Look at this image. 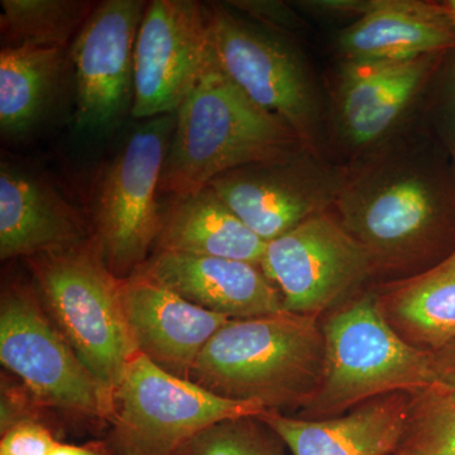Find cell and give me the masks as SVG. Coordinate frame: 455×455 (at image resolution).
Here are the masks:
<instances>
[{
	"instance_id": "obj_20",
	"label": "cell",
	"mask_w": 455,
	"mask_h": 455,
	"mask_svg": "<svg viewBox=\"0 0 455 455\" xmlns=\"http://www.w3.org/2000/svg\"><path fill=\"white\" fill-rule=\"evenodd\" d=\"M266 244L206 187L188 196L171 197L166 208L163 206L155 252L217 257L259 266Z\"/></svg>"
},
{
	"instance_id": "obj_19",
	"label": "cell",
	"mask_w": 455,
	"mask_h": 455,
	"mask_svg": "<svg viewBox=\"0 0 455 455\" xmlns=\"http://www.w3.org/2000/svg\"><path fill=\"white\" fill-rule=\"evenodd\" d=\"M338 47L346 61H407L455 49V31L443 3L373 0Z\"/></svg>"
},
{
	"instance_id": "obj_1",
	"label": "cell",
	"mask_w": 455,
	"mask_h": 455,
	"mask_svg": "<svg viewBox=\"0 0 455 455\" xmlns=\"http://www.w3.org/2000/svg\"><path fill=\"white\" fill-rule=\"evenodd\" d=\"M305 148L286 123L245 97L212 57L176 112L158 193L188 196L228 171L281 160Z\"/></svg>"
},
{
	"instance_id": "obj_26",
	"label": "cell",
	"mask_w": 455,
	"mask_h": 455,
	"mask_svg": "<svg viewBox=\"0 0 455 455\" xmlns=\"http://www.w3.org/2000/svg\"><path fill=\"white\" fill-rule=\"evenodd\" d=\"M57 439L40 421H26L2 433L0 455H50Z\"/></svg>"
},
{
	"instance_id": "obj_32",
	"label": "cell",
	"mask_w": 455,
	"mask_h": 455,
	"mask_svg": "<svg viewBox=\"0 0 455 455\" xmlns=\"http://www.w3.org/2000/svg\"><path fill=\"white\" fill-rule=\"evenodd\" d=\"M445 9H447L449 17H451V23H453L455 31V0H448V2L443 3Z\"/></svg>"
},
{
	"instance_id": "obj_30",
	"label": "cell",
	"mask_w": 455,
	"mask_h": 455,
	"mask_svg": "<svg viewBox=\"0 0 455 455\" xmlns=\"http://www.w3.org/2000/svg\"><path fill=\"white\" fill-rule=\"evenodd\" d=\"M50 455H116L109 444L92 443L86 445H71L57 442Z\"/></svg>"
},
{
	"instance_id": "obj_8",
	"label": "cell",
	"mask_w": 455,
	"mask_h": 455,
	"mask_svg": "<svg viewBox=\"0 0 455 455\" xmlns=\"http://www.w3.org/2000/svg\"><path fill=\"white\" fill-rule=\"evenodd\" d=\"M0 361L42 406L92 420L112 419L113 392L60 333L31 284L12 283L3 289Z\"/></svg>"
},
{
	"instance_id": "obj_25",
	"label": "cell",
	"mask_w": 455,
	"mask_h": 455,
	"mask_svg": "<svg viewBox=\"0 0 455 455\" xmlns=\"http://www.w3.org/2000/svg\"><path fill=\"white\" fill-rule=\"evenodd\" d=\"M283 445L259 416H244L206 427L176 455H286Z\"/></svg>"
},
{
	"instance_id": "obj_31",
	"label": "cell",
	"mask_w": 455,
	"mask_h": 455,
	"mask_svg": "<svg viewBox=\"0 0 455 455\" xmlns=\"http://www.w3.org/2000/svg\"><path fill=\"white\" fill-rule=\"evenodd\" d=\"M449 133H451V148L455 166V64L449 84Z\"/></svg>"
},
{
	"instance_id": "obj_11",
	"label": "cell",
	"mask_w": 455,
	"mask_h": 455,
	"mask_svg": "<svg viewBox=\"0 0 455 455\" xmlns=\"http://www.w3.org/2000/svg\"><path fill=\"white\" fill-rule=\"evenodd\" d=\"M212 59L208 7L196 0L147 5L134 46L131 116L152 119L178 112Z\"/></svg>"
},
{
	"instance_id": "obj_17",
	"label": "cell",
	"mask_w": 455,
	"mask_h": 455,
	"mask_svg": "<svg viewBox=\"0 0 455 455\" xmlns=\"http://www.w3.org/2000/svg\"><path fill=\"white\" fill-rule=\"evenodd\" d=\"M92 235L88 223L46 180L0 164V259L65 250Z\"/></svg>"
},
{
	"instance_id": "obj_12",
	"label": "cell",
	"mask_w": 455,
	"mask_h": 455,
	"mask_svg": "<svg viewBox=\"0 0 455 455\" xmlns=\"http://www.w3.org/2000/svg\"><path fill=\"white\" fill-rule=\"evenodd\" d=\"M146 8L142 0L99 3L75 37L70 59L80 131L104 133L132 112L134 46Z\"/></svg>"
},
{
	"instance_id": "obj_7",
	"label": "cell",
	"mask_w": 455,
	"mask_h": 455,
	"mask_svg": "<svg viewBox=\"0 0 455 455\" xmlns=\"http://www.w3.org/2000/svg\"><path fill=\"white\" fill-rule=\"evenodd\" d=\"M176 113L148 119L101 171L92 197V235L119 280L148 259L160 235L158 185Z\"/></svg>"
},
{
	"instance_id": "obj_10",
	"label": "cell",
	"mask_w": 455,
	"mask_h": 455,
	"mask_svg": "<svg viewBox=\"0 0 455 455\" xmlns=\"http://www.w3.org/2000/svg\"><path fill=\"white\" fill-rule=\"evenodd\" d=\"M286 311L317 317L376 272L364 248L329 212L266 244L259 265Z\"/></svg>"
},
{
	"instance_id": "obj_23",
	"label": "cell",
	"mask_w": 455,
	"mask_h": 455,
	"mask_svg": "<svg viewBox=\"0 0 455 455\" xmlns=\"http://www.w3.org/2000/svg\"><path fill=\"white\" fill-rule=\"evenodd\" d=\"M0 29L7 46L64 49L97 8L88 0H2Z\"/></svg>"
},
{
	"instance_id": "obj_15",
	"label": "cell",
	"mask_w": 455,
	"mask_h": 455,
	"mask_svg": "<svg viewBox=\"0 0 455 455\" xmlns=\"http://www.w3.org/2000/svg\"><path fill=\"white\" fill-rule=\"evenodd\" d=\"M444 55L407 61H346L337 89L341 136L355 148L379 142L403 118Z\"/></svg>"
},
{
	"instance_id": "obj_16",
	"label": "cell",
	"mask_w": 455,
	"mask_h": 455,
	"mask_svg": "<svg viewBox=\"0 0 455 455\" xmlns=\"http://www.w3.org/2000/svg\"><path fill=\"white\" fill-rule=\"evenodd\" d=\"M136 271L228 319H248L284 310L280 291L259 266L243 260L157 251Z\"/></svg>"
},
{
	"instance_id": "obj_14",
	"label": "cell",
	"mask_w": 455,
	"mask_h": 455,
	"mask_svg": "<svg viewBox=\"0 0 455 455\" xmlns=\"http://www.w3.org/2000/svg\"><path fill=\"white\" fill-rule=\"evenodd\" d=\"M121 298L137 352L185 379H190L208 341L230 320L197 307L139 271L121 281Z\"/></svg>"
},
{
	"instance_id": "obj_3",
	"label": "cell",
	"mask_w": 455,
	"mask_h": 455,
	"mask_svg": "<svg viewBox=\"0 0 455 455\" xmlns=\"http://www.w3.org/2000/svg\"><path fill=\"white\" fill-rule=\"evenodd\" d=\"M322 328L323 376L301 419L335 418L374 398L411 395L439 382L433 352L412 346L395 331L376 292L344 302Z\"/></svg>"
},
{
	"instance_id": "obj_28",
	"label": "cell",
	"mask_w": 455,
	"mask_h": 455,
	"mask_svg": "<svg viewBox=\"0 0 455 455\" xmlns=\"http://www.w3.org/2000/svg\"><path fill=\"white\" fill-rule=\"evenodd\" d=\"M309 4L311 8L325 12L326 14L355 16L359 20L372 7L373 0H322V2H311Z\"/></svg>"
},
{
	"instance_id": "obj_5",
	"label": "cell",
	"mask_w": 455,
	"mask_h": 455,
	"mask_svg": "<svg viewBox=\"0 0 455 455\" xmlns=\"http://www.w3.org/2000/svg\"><path fill=\"white\" fill-rule=\"evenodd\" d=\"M263 411L166 372L137 353L114 391L108 444L116 455H176L206 427Z\"/></svg>"
},
{
	"instance_id": "obj_2",
	"label": "cell",
	"mask_w": 455,
	"mask_h": 455,
	"mask_svg": "<svg viewBox=\"0 0 455 455\" xmlns=\"http://www.w3.org/2000/svg\"><path fill=\"white\" fill-rule=\"evenodd\" d=\"M324 357L319 319L283 310L228 320L203 349L190 379L265 410L302 409L319 386Z\"/></svg>"
},
{
	"instance_id": "obj_22",
	"label": "cell",
	"mask_w": 455,
	"mask_h": 455,
	"mask_svg": "<svg viewBox=\"0 0 455 455\" xmlns=\"http://www.w3.org/2000/svg\"><path fill=\"white\" fill-rule=\"evenodd\" d=\"M65 66V50L4 46L0 52V131L20 137L52 106Z\"/></svg>"
},
{
	"instance_id": "obj_13",
	"label": "cell",
	"mask_w": 455,
	"mask_h": 455,
	"mask_svg": "<svg viewBox=\"0 0 455 455\" xmlns=\"http://www.w3.org/2000/svg\"><path fill=\"white\" fill-rule=\"evenodd\" d=\"M302 154L245 164L221 173L208 187L268 243L333 206L340 178L325 176Z\"/></svg>"
},
{
	"instance_id": "obj_6",
	"label": "cell",
	"mask_w": 455,
	"mask_h": 455,
	"mask_svg": "<svg viewBox=\"0 0 455 455\" xmlns=\"http://www.w3.org/2000/svg\"><path fill=\"white\" fill-rule=\"evenodd\" d=\"M333 206L334 217L364 248L376 271L414 262L443 218V196L435 182L401 164H377L340 178Z\"/></svg>"
},
{
	"instance_id": "obj_18",
	"label": "cell",
	"mask_w": 455,
	"mask_h": 455,
	"mask_svg": "<svg viewBox=\"0 0 455 455\" xmlns=\"http://www.w3.org/2000/svg\"><path fill=\"white\" fill-rule=\"evenodd\" d=\"M410 398L387 395L322 420L291 418L277 410H265L259 419L292 455H388L405 427Z\"/></svg>"
},
{
	"instance_id": "obj_27",
	"label": "cell",
	"mask_w": 455,
	"mask_h": 455,
	"mask_svg": "<svg viewBox=\"0 0 455 455\" xmlns=\"http://www.w3.org/2000/svg\"><path fill=\"white\" fill-rule=\"evenodd\" d=\"M230 7L239 9L248 16L277 29H290L299 27V20L291 9L281 2H262V0H239L229 2Z\"/></svg>"
},
{
	"instance_id": "obj_24",
	"label": "cell",
	"mask_w": 455,
	"mask_h": 455,
	"mask_svg": "<svg viewBox=\"0 0 455 455\" xmlns=\"http://www.w3.org/2000/svg\"><path fill=\"white\" fill-rule=\"evenodd\" d=\"M388 455H455V391L439 381L411 394L405 427Z\"/></svg>"
},
{
	"instance_id": "obj_29",
	"label": "cell",
	"mask_w": 455,
	"mask_h": 455,
	"mask_svg": "<svg viewBox=\"0 0 455 455\" xmlns=\"http://www.w3.org/2000/svg\"><path fill=\"white\" fill-rule=\"evenodd\" d=\"M439 381L455 391V343L433 352Z\"/></svg>"
},
{
	"instance_id": "obj_21",
	"label": "cell",
	"mask_w": 455,
	"mask_h": 455,
	"mask_svg": "<svg viewBox=\"0 0 455 455\" xmlns=\"http://www.w3.org/2000/svg\"><path fill=\"white\" fill-rule=\"evenodd\" d=\"M376 293L383 315L412 346L436 352L455 343V248L438 265Z\"/></svg>"
},
{
	"instance_id": "obj_4",
	"label": "cell",
	"mask_w": 455,
	"mask_h": 455,
	"mask_svg": "<svg viewBox=\"0 0 455 455\" xmlns=\"http://www.w3.org/2000/svg\"><path fill=\"white\" fill-rule=\"evenodd\" d=\"M25 260L53 324L114 394L139 352L123 311L122 280L108 267L97 236Z\"/></svg>"
},
{
	"instance_id": "obj_9",
	"label": "cell",
	"mask_w": 455,
	"mask_h": 455,
	"mask_svg": "<svg viewBox=\"0 0 455 455\" xmlns=\"http://www.w3.org/2000/svg\"><path fill=\"white\" fill-rule=\"evenodd\" d=\"M215 64L256 106L286 123L302 145L316 140L317 106L309 75L289 44L221 3H209Z\"/></svg>"
}]
</instances>
